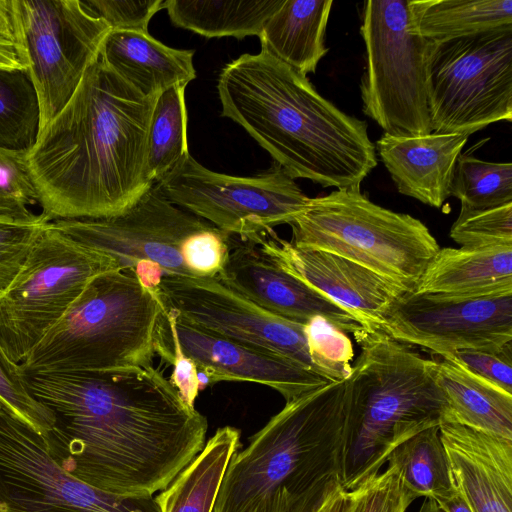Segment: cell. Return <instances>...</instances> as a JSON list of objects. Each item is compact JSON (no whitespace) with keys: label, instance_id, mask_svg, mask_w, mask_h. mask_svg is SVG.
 Here are the masks:
<instances>
[{"label":"cell","instance_id":"43","mask_svg":"<svg viewBox=\"0 0 512 512\" xmlns=\"http://www.w3.org/2000/svg\"><path fill=\"white\" fill-rule=\"evenodd\" d=\"M0 69H26L17 53V46L0 38Z\"/></svg>","mask_w":512,"mask_h":512},{"label":"cell","instance_id":"21","mask_svg":"<svg viewBox=\"0 0 512 512\" xmlns=\"http://www.w3.org/2000/svg\"><path fill=\"white\" fill-rule=\"evenodd\" d=\"M468 137L458 133L418 136L383 133L375 148L401 194L441 208L450 197L456 161Z\"/></svg>","mask_w":512,"mask_h":512},{"label":"cell","instance_id":"41","mask_svg":"<svg viewBox=\"0 0 512 512\" xmlns=\"http://www.w3.org/2000/svg\"><path fill=\"white\" fill-rule=\"evenodd\" d=\"M452 355L476 375L512 393V347L500 352L459 351Z\"/></svg>","mask_w":512,"mask_h":512},{"label":"cell","instance_id":"26","mask_svg":"<svg viewBox=\"0 0 512 512\" xmlns=\"http://www.w3.org/2000/svg\"><path fill=\"white\" fill-rule=\"evenodd\" d=\"M239 446L237 428H219L198 455L154 498L160 512H213L227 466Z\"/></svg>","mask_w":512,"mask_h":512},{"label":"cell","instance_id":"8","mask_svg":"<svg viewBox=\"0 0 512 512\" xmlns=\"http://www.w3.org/2000/svg\"><path fill=\"white\" fill-rule=\"evenodd\" d=\"M426 86L432 133L470 135L512 120V26L429 41Z\"/></svg>","mask_w":512,"mask_h":512},{"label":"cell","instance_id":"27","mask_svg":"<svg viewBox=\"0 0 512 512\" xmlns=\"http://www.w3.org/2000/svg\"><path fill=\"white\" fill-rule=\"evenodd\" d=\"M283 0H165L169 19L176 27L201 36H259Z\"/></svg>","mask_w":512,"mask_h":512},{"label":"cell","instance_id":"23","mask_svg":"<svg viewBox=\"0 0 512 512\" xmlns=\"http://www.w3.org/2000/svg\"><path fill=\"white\" fill-rule=\"evenodd\" d=\"M414 291L453 299L511 294L512 246L440 248Z\"/></svg>","mask_w":512,"mask_h":512},{"label":"cell","instance_id":"44","mask_svg":"<svg viewBox=\"0 0 512 512\" xmlns=\"http://www.w3.org/2000/svg\"><path fill=\"white\" fill-rule=\"evenodd\" d=\"M0 38L15 41L12 0H0Z\"/></svg>","mask_w":512,"mask_h":512},{"label":"cell","instance_id":"40","mask_svg":"<svg viewBox=\"0 0 512 512\" xmlns=\"http://www.w3.org/2000/svg\"><path fill=\"white\" fill-rule=\"evenodd\" d=\"M111 30L148 32L151 18L163 9L164 0H88L83 1Z\"/></svg>","mask_w":512,"mask_h":512},{"label":"cell","instance_id":"38","mask_svg":"<svg viewBox=\"0 0 512 512\" xmlns=\"http://www.w3.org/2000/svg\"><path fill=\"white\" fill-rule=\"evenodd\" d=\"M153 345L155 354L173 366L169 381L181 398L194 407L201 390L199 374L194 362L182 352L164 307L157 319Z\"/></svg>","mask_w":512,"mask_h":512},{"label":"cell","instance_id":"25","mask_svg":"<svg viewBox=\"0 0 512 512\" xmlns=\"http://www.w3.org/2000/svg\"><path fill=\"white\" fill-rule=\"evenodd\" d=\"M332 0H283L258 36L261 49L307 76L328 52L325 32Z\"/></svg>","mask_w":512,"mask_h":512},{"label":"cell","instance_id":"19","mask_svg":"<svg viewBox=\"0 0 512 512\" xmlns=\"http://www.w3.org/2000/svg\"><path fill=\"white\" fill-rule=\"evenodd\" d=\"M216 278L265 311L300 324L321 316L354 336L360 319L280 268L256 244L233 236L228 259Z\"/></svg>","mask_w":512,"mask_h":512},{"label":"cell","instance_id":"18","mask_svg":"<svg viewBox=\"0 0 512 512\" xmlns=\"http://www.w3.org/2000/svg\"><path fill=\"white\" fill-rule=\"evenodd\" d=\"M165 311L182 352L197 368L201 390L220 381L252 382L278 391L288 402L330 383L286 358L209 332Z\"/></svg>","mask_w":512,"mask_h":512},{"label":"cell","instance_id":"35","mask_svg":"<svg viewBox=\"0 0 512 512\" xmlns=\"http://www.w3.org/2000/svg\"><path fill=\"white\" fill-rule=\"evenodd\" d=\"M415 499L404 487L397 468L388 464L384 472L348 491L347 512H406Z\"/></svg>","mask_w":512,"mask_h":512},{"label":"cell","instance_id":"36","mask_svg":"<svg viewBox=\"0 0 512 512\" xmlns=\"http://www.w3.org/2000/svg\"><path fill=\"white\" fill-rule=\"evenodd\" d=\"M49 222L42 214L29 220L0 216V296L20 271Z\"/></svg>","mask_w":512,"mask_h":512},{"label":"cell","instance_id":"13","mask_svg":"<svg viewBox=\"0 0 512 512\" xmlns=\"http://www.w3.org/2000/svg\"><path fill=\"white\" fill-rule=\"evenodd\" d=\"M51 226L78 243L111 256L119 269H132L156 292L163 276H188L182 247L209 222L174 205L155 184L129 209L97 219H65Z\"/></svg>","mask_w":512,"mask_h":512},{"label":"cell","instance_id":"24","mask_svg":"<svg viewBox=\"0 0 512 512\" xmlns=\"http://www.w3.org/2000/svg\"><path fill=\"white\" fill-rule=\"evenodd\" d=\"M430 370L449 406L446 422L512 440V393L476 375L453 355L430 360Z\"/></svg>","mask_w":512,"mask_h":512},{"label":"cell","instance_id":"30","mask_svg":"<svg viewBox=\"0 0 512 512\" xmlns=\"http://www.w3.org/2000/svg\"><path fill=\"white\" fill-rule=\"evenodd\" d=\"M185 86H174L156 98L148 133L146 173L161 180L189 153Z\"/></svg>","mask_w":512,"mask_h":512},{"label":"cell","instance_id":"7","mask_svg":"<svg viewBox=\"0 0 512 512\" xmlns=\"http://www.w3.org/2000/svg\"><path fill=\"white\" fill-rule=\"evenodd\" d=\"M289 225L296 247L344 257L407 291L416 289L440 249L422 221L373 203L360 188L311 198Z\"/></svg>","mask_w":512,"mask_h":512},{"label":"cell","instance_id":"12","mask_svg":"<svg viewBox=\"0 0 512 512\" xmlns=\"http://www.w3.org/2000/svg\"><path fill=\"white\" fill-rule=\"evenodd\" d=\"M174 205L243 241L290 224L310 199L283 168L251 177L209 170L190 154L154 183Z\"/></svg>","mask_w":512,"mask_h":512},{"label":"cell","instance_id":"22","mask_svg":"<svg viewBox=\"0 0 512 512\" xmlns=\"http://www.w3.org/2000/svg\"><path fill=\"white\" fill-rule=\"evenodd\" d=\"M194 50L175 49L149 32L110 30L100 59L146 97H158L174 86H187L196 77Z\"/></svg>","mask_w":512,"mask_h":512},{"label":"cell","instance_id":"15","mask_svg":"<svg viewBox=\"0 0 512 512\" xmlns=\"http://www.w3.org/2000/svg\"><path fill=\"white\" fill-rule=\"evenodd\" d=\"M156 293L166 310L184 320L320 375L305 324L265 311L216 277L163 276Z\"/></svg>","mask_w":512,"mask_h":512},{"label":"cell","instance_id":"10","mask_svg":"<svg viewBox=\"0 0 512 512\" xmlns=\"http://www.w3.org/2000/svg\"><path fill=\"white\" fill-rule=\"evenodd\" d=\"M119 270L109 255L51 226L31 248L0 296V344L16 364L25 360L96 276Z\"/></svg>","mask_w":512,"mask_h":512},{"label":"cell","instance_id":"4","mask_svg":"<svg viewBox=\"0 0 512 512\" xmlns=\"http://www.w3.org/2000/svg\"><path fill=\"white\" fill-rule=\"evenodd\" d=\"M347 380L286 402L231 458L213 512H288L339 482Z\"/></svg>","mask_w":512,"mask_h":512},{"label":"cell","instance_id":"45","mask_svg":"<svg viewBox=\"0 0 512 512\" xmlns=\"http://www.w3.org/2000/svg\"><path fill=\"white\" fill-rule=\"evenodd\" d=\"M435 502L442 512H473L466 500L458 491L447 498Z\"/></svg>","mask_w":512,"mask_h":512},{"label":"cell","instance_id":"31","mask_svg":"<svg viewBox=\"0 0 512 512\" xmlns=\"http://www.w3.org/2000/svg\"><path fill=\"white\" fill-rule=\"evenodd\" d=\"M39 125L38 97L26 69H0V147L28 152Z\"/></svg>","mask_w":512,"mask_h":512},{"label":"cell","instance_id":"33","mask_svg":"<svg viewBox=\"0 0 512 512\" xmlns=\"http://www.w3.org/2000/svg\"><path fill=\"white\" fill-rule=\"evenodd\" d=\"M450 238L464 248L512 246V203L459 213Z\"/></svg>","mask_w":512,"mask_h":512},{"label":"cell","instance_id":"20","mask_svg":"<svg viewBox=\"0 0 512 512\" xmlns=\"http://www.w3.org/2000/svg\"><path fill=\"white\" fill-rule=\"evenodd\" d=\"M439 430L454 488L473 512H512V440L453 422Z\"/></svg>","mask_w":512,"mask_h":512},{"label":"cell","instance_id":"39","mask_svg":"<svg viewBox=\"0 0 512 512\" xmlns=\"http://www.w3.org/2000/svg\"><path fill=\"white\" fill-rule=\"evenodd\" d=\"M233 236L212 224L191 234L183 244L182 258L190 277H216L223 269Z\"/></svg>","mask_w":512,"mask_h":512},{"label":"cell","instance_id":"3","mask_svg":"<svg viewBox=\"0 0 512 512\" xmlns=\"http://www.w3.org/2000/svg\"><path fill=\"white\" fill-rule=\"evenodd\" d=\"M221 115L240 125L292 178L360 188L377 166L367 123L325 99L307 76L261 49L227 63Z\"/></svg>","mask_w":512,"mask_h":512},{"label":"cell","instance_id":"5","mask_svg":"<svg viewBox=\"0 0 512 512\" xmlns=\"http://www.w3.org/2000/svg\"><path fill=\"white\" fill-rule=\"evenodd\" d=\"M354 338L361 352L347 379L339 473L346 491L380 473L398 445L449 415L429 359L381 330Z\"/></svg>","mask_w":512,"mask_h":512},{"label":"cell","instance_id":"29","mask_svg":"<svg viewBox=\"0 0 512 512\" xmlns=\"http://www.w3.org/2000/svg\"><path fill=\"white\" fill-rule=\"evenodd\" d=\"M439 426L427 428L398 445L386 462L397 468L404 487L417 498L438 501L456 492Z\"/></svg>","mask_w":512,"mask_h":512},{"label":"cell","instance_id":"9","mask_svg":"<svg viewBox=\"0 0 512 512\" xmlns=\"http://www.w3.org/2000/svg\"><path fill=\"white\" fill-rule=\"evenodd\" d=\"M361 15L365 115L392 136L432 133L426 86L429 40L415 28L409 0H368Z\"/></svg>","mask_w":512,"mask_h":512},{"label":"cell","instance_id":"2","mask_svg":"<svg viewBox=\"0 0 512 512\" xmlns=\"http://www.w3.org/2000/svg\"><path fill=\"white\" fill-rule=\"evenodd\" d=\"M156 98L142 95L100 56L27 152L48 221L121 214L152 186L147 145Z\"/></svg>","mask_w":512,"mask_h":512},{"label":"cell","instance_id":"16","mask_svg":"<svg viewBox=\"0 0 512 512\" xmlns=\"http://www.w3.org/2000/svg\"><path fill=\"white\" fill-rule=\"evenodd\" d=\"M392 339L449 356L512 347V293L473 299L407 291L383 315Z\"/></svg>","mask_w":512,"mask_h":512},{"label":"cell","instance_id":"17","mask_svg":"<svg viewBox=\"0 0 512 512\" xmlns=\"http://www.w3.org/2000/svg\"><path fill=\"white\" fill-rule=\"evenodd\" d=\"M252 243L280 268L356 315L368 332L380 330L383 315L407 292L397 283L344 257L300 248L273 230Z\"/></svg>","mask_w":512,"mask_h":512},{"label":"cell","instance_id":"47","mask_svg":"<svg viewBox=\"0 0 512 512\" xmlns=\"http://www.w3.org/2000/svg\"><path fill=\"white\" fill-rule=\"evenodd\" d=\"M418 512H442L437 503L430 498H424Z\"/></svg>","mask_w":512,"mask_h":512},{"label":"cell","instance_id":"46","mask_svg":"<svg viewBox=\"0 0 512 512\" xmlns=\"http://www.w3.org/2000/svg\"><path fill=\"white\" fill-rule=\"evenodd\" d=\"M323 491L305 498L288 512H310Z\"/></svg>","mask_w":512,"mask_h":512},{"label":"cell","instance_id":"11","mask_svg":"<svg viewBox=\"0 0 512 512\" xmlns=\"http://www.w3.org/2000/svg\"><path fill=\"white\" fill-rule=\"evenodd\" d=\"M12 15L14 44L38 97L40 132L98 60L111 29L79 0H12Z\"/></svg>","mask_w":512,"mask_h":512},{"label":"cell","instance_id":"34","mask_svg":"<svg viewBox=\"0 0 512 512\" xmlns=\"http://www.w3.org/2000/svg\"><path fill=\"white\" fill-rule=\"evenodd\" d=\"M37 193L27 165V152L0 147V216L29 220Z\"/></svg>","mask_w":512,"mask_h":512},{"label":"cell","instance_id":"6","mask_svg":"<svg viewBox=\"0 0 512 512\" xmlns=\"http://www.w3.org/2000/svg\"><path fill=\"white\" fill-rule=\"evenodd\" d=\"M157 293L132 269L92 279L23 362L24 372L151 366L162 311Z\"/></svg>","mask_w":512,"mask_h":512},{"label":"cell","instance_id":"32","mask_svg":"<svg viewBox=\"0 0 512 512\" xmlns=\"http://www.w3.org/2000/svg\"><path fill=\"white\" fill-rule=\"evenodd\" d=\"M450 196L459 199L461 212L512 203L511 162H488L461 153L454 168Z\"/></svg>","mask_w":512,"mask_h":512},{"label":"cell","instance_id":"1","mask_svg":"<svg viewBox=\"0 0 512 512\" xmlns=\"http://www.w3.org/2000/svg\"><path fill=\"white\" fill-rule=\"evenodd\" d=\"M22 375L54 418L50 456L100 491L153 497L205 446V416L152 365Z\"/></svg>","mask_w":512,"mask_h":512},{"label":"cell","instance_id":"42","mask_svg":"<svg viewBox=\"0 0 512 512\" xmlns=\"http://www.w3.org/2000/svg\"><path fill=\"white\" fill-rule=\"evenodd\" d=\"M348 491L338 481L328 485L310 512H347Z\"/></svg>","mask_w":512,"mask_h":512},{"label":"cell","instance_id":"28","mask_svg":"<svg viewBox=\"0 0 512 512\" xmlns=\"http://www.w3.org/2000/svg\"><path fill=\"white\" fill-rule=\"evenodd\" d=\"M413 24L429 41L512 26V0H409Z\"/></svg>","mask_w":512,"mask_h":512},{"label":"cell","instance_id":"37","mask_svg":"<svg viewBox=\"0 0 512 512\" xmlns=\"http://www.w3.org/2000/svg\"><path fill=\"white\" fill-rule=\"evenodd\" d=\"M0 400L41 435L54 423L52 414L29 393L19 364L0 344Z\"/></svg>","mask_w":512,"mask_h":512},{"label":"cell","instance_id":"14","mask_svg":"<svg viewBox=\"0 0 512 512\" xmlns=\"http://www.w3.org/2000/svg\"><path fill=\"white\" fill-rule=\"evenodd\" d=\"M0 512H160L153 497H122L67 474L44 438L0 400Z\"/></svg>","mask_w":512,"mask_h":512}]
</instances>
